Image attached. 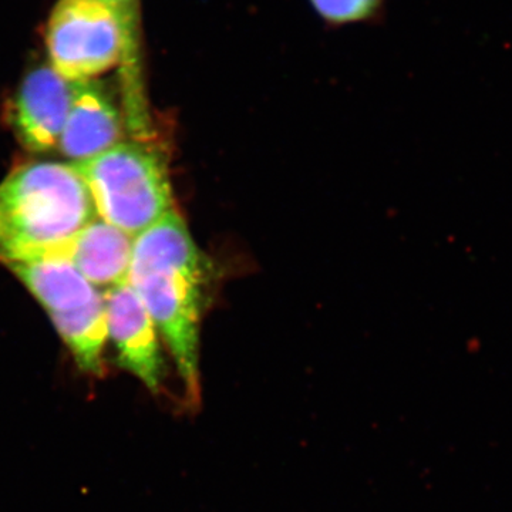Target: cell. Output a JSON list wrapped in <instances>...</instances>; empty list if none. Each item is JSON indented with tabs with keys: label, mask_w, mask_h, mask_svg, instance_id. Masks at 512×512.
I'll list each match as a JSON object with an SVG mask.
<instances>
[{
	"label": "cell",
	"mask_w": 512,
	"mask_h": 512,
	"mask_svg": "<svg viewBox=\"0 0 512 512\" xmlns=\"http://www.w3.org/2000/svg\"><path fill=\"white\" fill-rule=\"evenodd\" d=\"M8 266L42 303L50 318L87 305L101 293L73 265L62 259H33Z\"/></svg>",
	"instance_id": "obj_9"
},
{
	"label": "cell",
	"mask_w": 512,
	"mask_h": 512,
	"mask_svg": "<svg viewBox=\"0 0 512 512\" xmlns=\"http://www.w3.org/2000/svg\"><path fill=\"white\" fill-rule=\"evenodd\" d=\"M73 99V83L52 66L39 67L20 86L12 121L23 146L33 153L57 148Z\"/></svg>",
	"instance_id": "obj_6"
},
{
	"label": "cell",
	"mask_w": 512,
	"mask_h": 512,
	"mask_svg": "<svg viewBox=\"0 0 512 512\" xmlns=\"http://www.w3.org/2000/svg\"><path fill=\"white\" fill-rule=\"evenodd\" d=\"M210 275V264L175 210L133 238L128 284L167 343L191 400L200 399V323Z\"/></svg>",
	"instance_id": "obj_1"
},
{
	"label": "cell",
	"mask_w": 512,
	"mask_h": 512,
	"mask_svg": "<svg viewBox=\"0 0 512 512\" xmlns=\"http://www.w3.org/2000/svg\"><path fill=\"white\" fill-rule=\"evenodd\" d=\"M131 255L133 237L97 217L39 259H62L96 288L110 289L128 282Z\"/></svg>",
	"instance_id": "obj_7"
},
{
	"label": "cell",
	"mask_w": 512,
	"mask_h": 512,
	"mask_svg": "<svg viewBox=\"0 0 512 512\" xmlns=\"http://www.w3.org/2000/svg\"><path fill=\"white\" fill-rule=\"evenodd\" d=\"M73 167L89 188L97 217L130 237L174 210L167 165L150 141H120Z\"/></svg>",
	"instance_id": "obj_3"
},
{
	"label": "cell",
	"mask_w": 512,
	"mask_h": 512,
	"mask_svg": "<svg viewBox=\"0 0 512 512\" xmlns=\"http://www.w3.org/2000/svg\"><path fill=\"white\" fill-rule=\"evenodd\" d=\"M313 8L330 23H353L369 19L380 0H311Z\"/></svg>",
	"instance_id": "obj_12"
},
{
	"label": "cell",
	"mask_w": 512,
	"mask_h": 512,
	"mask_svg": "<svg viewBox=\"0 0 512 512\" xmlns=\"http://www.w3.org/2000/svg\"><path fill=\"white\" fill-rule=\"evenodd\" d=\"M119 22L123 50H121V74H123L126 121L138 126L150 120L140 63V22L138 0H104Z\"/></svg>",
	"instance_id": "obj_11"
},
{
	"label": "cell",
	"mask_w": 512,
	"mask_h": 512,
	"mask_svg": "<svg viewBox=\"0 0 512 512\" xmlns=\"http://www.w3.org/2000/svg\"><path fill=\"white\" fill-rule=\"evenodd\" d=\"M73 164L33 163L0 183V262L33 261L96 220Z\"/></svg>",
	"instance_id": "obj_2"
},
{
	"label": "cell",
	"mask_w": 512,
	"mask_h": 512,
	"mask_svg": "<svg viewBox=\"0 0 512 512\" xmlns=\"http://www.w3.org/2000/svg\"><path fill=\"white\" fill-rule=\"evenodd\" d=\"M104 298L109 339L116 346L120 365L151 392H158L164 379V359L156 323L128 282L107 289Z\"/></svg>",
	"instance_id": "obj_5"
},
{
	"label": "cell",
	"mask_w": 512,
	"mask_h": 512,
	"mask_svg": "<svg viewBox=\"0 0 512 512\" xmlns=\"http://www.w3.org/2000/svg\"><path fill=\"white\" fill-rule=\"evenodd\" d=\"M50 319L80 369L100 375L103 370V350L109 339L104 292L87 305Z\"/></svg>",
	"instance_id": "obj_10"
},
{
	"label": "cell",
	"mask_w": 512,
	"mask_h": 512,
	"mask_svg": "<svg viewBox=\"0 0 512 512\" xmlns=\"http://www.w3.org/2000/svg\"><path fill=\"white\" fill-rule=\"evenodd\" d=\"M123 119L109 96L93 82L73 83V99L57 148L72 164L99 156L119 144Z\"/></svg>",
	"instance_id": "obj_8"
},
{
	"label": "cell",
	"mask_w": 512,
	"mask_h": 512,
	"mask_svg": "<svg viewBox=\"0 0 512 512\" xmlns=\"http://www.w3.org/2000/svg\"><path fill=\"white\" fill-rule=\"evenodd\" d=\"M50 62L64 80L89 82L119 66V22L104 0H59L46 32Z\"/></svg>",
	"instance_id": "obj_4"
}]
</instances>
